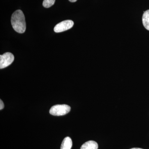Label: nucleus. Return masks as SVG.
Instances as JSON below:
<instances>
[{
    "instance_id": "9",
    "label": "nucleus",
    "mask_w": 149,
    "mask_h": 149,
    "mask_svg": "<svg viewBox=\"0 0 149 149\" xmlns=\"http://www.w3.org/2000/svg\"><path fill=\"white\" fill-rule=\"evenodd\" d=\"M4 107V104L1 100H0V110L3 109Z\"/></svg>"
},
{
    "instance_id": "8",
    "label": "nucleus",
    "mask_w": 149,
    "mask_h": 149,
    "mask_svg": "<svg viewBox=\"0 0 149 149\" xmlns=\"http://www.w3.org/2000/svg\"><path fill=\"white\" fill-rule=\"evenodd\" d=\"M56 0H44L43 6L46 8H49L53 6Z\"/></svg>"
},
{
    "instance_id": "1",
    "label": "nucleus",
    "mask_w": 149,
    "mask_h": 149,
    "mask_svg": "<svg viewBox=\"0 0 149 149\" xmlns=\"http://www.w3.org/2000/svg\"><path fill=\"white\" fill-rule=\"evenodd\" d=\"M12 26L13 29L19 33H23L26 30V24L25 17L22 11H15L12 15L11 19Z\"/></svg>"
},
{
    "instance_id": "5",
    "label": "nucleus",
    "mask_w": 149,
    "mask_h": 149,
    "mask_svg": "<svg viewBox=\"0 0 149 149\" xmlns=\"http://www.w3.org/2000/svg\"><path fill=\"white\" fill-rule=\"evenodd\" d=\"M98 145L95 141H88L82 145L80 149H97Z\"/></svg>"
},
{
    "instance_id": "3",
    "label": "nucleus",
    "mask_w": 149,
    "mask_h": 149,
    "mask_svg": "<svg viewBox=\"0 0 149 149\" xmlns=\"http://www.w3.org/2000/svg\"><path fill=\"white\" fill-rule=\"evenodd\" d=\"M14 60V56L10 52L5 53L0 56V68H5L10 65Z\"/></svg>"
},
{
    "instance_id": "10",
    "label": "nucleus",
    "mask_w": 149,
    "mask_h": 149,
    "mask_svg": "<svg viewBox=\"0 0 149 149\" xmlns=\"http://www.w3.org/2000/svg\"><path fill=\"white\" fill-rule=\"evenodd\" d=\"M69 1H70L71 2L73 3L76 2L77 0H69Z\"/></svg>"
},
{
    "instance_id": "2",
    "label": "nucleus",
    "mask_w": 149,
    "mask_h": 149,
    "mask_svg": "<svg viewBox=\"0 0 149 149\" xmlns=\"http://www.w3.org/2000/svg\"><path fill=\"white\" fill-rule=\"evenodd\" d=\"M71 108L66 104H58L53 106L49 110L51 114L56 116L65 115L70 111Z\"/></svg>"
},
{
    "instance_id": "6",
    "label": "nucleus",
    "mask_w": 149,
    "mask_h": 149,
    "mask_svg": "<svg viewBox=\"0 0 149 149\" xmlns=\"http://www.w3.org/2000/svg\"><path fill=\"white\" fill-rule=\"evenodd\" d=\"M72 144L71 139L69 137H66L63 141L61 149H71Z\"/></svg>"
},
{
    "instance_id": "7",
    "label": "nucleus",
    "mask_w": 149,
    "mask_h": 149,
    "mask_svg": "<svg viewBox=\"0 0 149 149\" xmlns=\"http://www.w3.org/2000/svg\"><path fill=\"white\" fill-rule=\"evenodd\" d=\"M142 21L144 27L149 31V10L144 12Z\"/></svg>"
},
{
    "instance_id": "11",
    "label": "nucleus",
    "mask_w": 149,
    "mask_h": 149,
    "mask_svg": "<svg viewBox=\"0 0 149 149\" xmlns=\"http://www.w3.org/2000/svg\"><path fill=\"white\" fill-rule=\"evenodd\" d=\"M130 149H143L142 148H131Z\"/></svg>"
},
{
    "instance_id": "4",
    "label": "nucleus",
    "mask_w": 149,
    "mask_h": 149,
    "mask_svg": "<svg viewBox=\"0 0 149 149\" xmlns=\"http://www.w3.org/2000/svg\"><path fill=\"white\" fill-rule=\"evenodd\" d=\"M74 22L72 20H64L56 24L54 28V31L56 33L64 32L72 28Z\"/></svg>"
}]
</instances>
